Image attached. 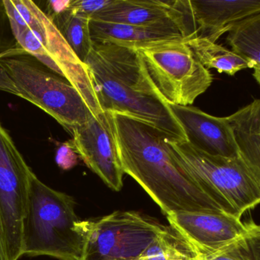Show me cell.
Segmentation results:
<instances>
[{
	"label": "cell",
	"instance_id": "obj_6",
	"mask_svg": "<svg viewBox=\"0 0 260 260\" xmlns=\"http://www.w3.org/2000/svg\"><path fill=\"white\" fill-rule=\"evenodd\" d=\"M159 94L168 105H191L212 85L213 76L184 39L133 46Z\"/></svg>",
	"mask_w": 260,
	"mask_h": 260
},
{
	"label": "cell",
	"instance_id": "obj_27",
	"mask_svg": "<svg viewBox=\"0 0 260 260\" xmlns=\"http://www.w3.org/2000/svg\"><path fill=\"white\" fill-rule=\"evenodd\" d=\"M253 77L256 79L257 83L259 84L260 86V67H256L254 68V72L253 74Z\"/></svg>",
	"mask_w": 260,
	"mask_h": 260
},
{
	"label": "cell",
	"instance_id": "obj_10",
	"mask_svg": "<svg viewBox=\"0 0 260 260\" xmlns=\"http://www.w3.org/2000/svg\"><path fill=\"white\" fill-rule=\"evenodd\" d=\"M78 155L87 166L112 190L123 186L124 171L120 162L111 112L93 116L71 131Z\"/></svg>",
	"mask_w": 260,
	"mask_h": 260
},
{
	"label": "cell",
	"instance_id": "obj_26",
	"mask_svg": "<svg viewBox=\"0 0 260 260\" xmlns=\"http://www.w3.org/2000/svg\"><path fill=\"white\" fill-rule=\"evenodd\" d=\"M0 90L18 96V91L15 88L13 81L1 66H0Z\"/></svg>",
	"mask_w": 260,
	"mask_h": 260
},
{
	"label": "cell",
	"instance_id": "obj_25",
	"mask_svg": "<svg viewBox=\"0 0 260 260\" xmlns=\"http://www.w3.org/2000/svg\"><path fill=\"white\" fill-rule=\"evenodd\" d=\"M71 0H60V1H48L47 3V8L44 11L46 15L53 19L57 15H60L62 12L68 9Z\"/></svg>",
	"mask_w": 260,
	"mask_h": 260
},
{
	"label": "cell",
	"instance_id": "obj_21",
	"mask_svg": "<svg viewBox=\"0 0 260 260\" xmlns=\"http://www.w3.org/2000/svg\"><path fill=\"white\" fill-rule=\"evenodd\" d=\"M246 224L244 235L203 260H260V224Z\"/></svg>",
	"mask_w": 260,
	"mask_h": 260
},
{
	"label": "cell",
	"instance_id": "obj_22",
	"mask_svg": "<svg viewBox=\"0 0 260 260\" xmlns=\"http://www.w3.org/2000/svg\"><path fill=\"white\" fill-rule=\"evenodd\" d=\"M21 50L12 32L4 1L0 0V59Z\"/></svg>",
	"mask_w": 260,
	"mask_h": 260
},
{
	"label": "cell",
	"instance_id": "obj_19",
	"mask_svg": "<svg viewBox=\"0 0 260 260\" xmlns=\"http://www.w3.org/2000/svg\"><path fill=\"white\" fill-rule=\"evenodd\" d=\"M226 41L232 51L260 67V12L235 24Z\"/></svg>",
	"mask_w": 260,
	"mask_h": 260
},
{
	"label": "cell",
	"instance_id": "obj_4",
	"mask_svg": "<svg viewBox=\"0 0 260 260\" xmlns=\"http://www.w3.org/2000/svg\"><path fill=\"white\" fill-rule=\"evenodd\" d=\"M0 66L13 81L18 96L45 111L70 133L94 116L74 85L24 50L1 58Z\"/></svg>",
	"mask_w": 260,
	"mask_h": 260
},
{
	"label": "cell",
	"instance_id": "obj_23",
	"mask_svg": "<svg viewBox=\"0 0 260 260\" xmlns=\"http://www.w3.org/2000/svg\"><path fill=\"white\" fill-rule=\"evenodd\" d=\"M111 2V0H71L68 10L76 16L91 20Z\"/></svg>",
	"mask_w": 260,
	"mask_h": 260
},
{
	"label": "cell",
	"instance_id": "obj_17",
	"mask_svg": "<svg viewBox=\"0 0 260 260\" xmlns=\"http://www.w3.org/2000/svg\"><path fill=\"white\" fill-rule=\"evenodd\" d=\"M185 41L208 70L215 69L218 73L234 76L240 70L256 67L251 61L206 38H194Z\"/></svg>",
	"mask_w": 260,
	"mask_h": 260
},
{
	"label": "cell",
	"instance_id": "obj_11",
	"mask_svg": "<svg viewBox=\"0 0 260 260\" xmlns=\"http://www.w3.org/2000/svg\"><path fill=\"white\" fill-rule=\"evenodd\" d=\"M170 226L181 235L203 260L244 235L247 224L219 212H180L167 216Z\"/></svg>",
	"mask_w": 260,
	"mask_h": 260
},
{
	"label": "cell",
	"instance_id": "obj_3",
	"mask_svg": "<svg viewBox=\"0 0 260 260\" xmlns=\"http://www.w3.org/2000/svg\"><path fill=\"white\" fill-rule=\"evenodd\" d=\"M73 197L31 174L23 227V256L81 260L88 221H81Z\"/></svg>",
	"mask_w": 260,
	"mask_h": 260
},
{
	"label": "cell",
	"instance_id": "obj_5",
	"mask_svg": "<svg viewBox=\"0 0 260 260\" xmlns=\"http://www.w3.org/2000/svg\"><path fill=\"white\" fill-rule=\"evenodd\" d=\"M168 142L199 186L224 212L241 219L260 204V179L242 157L209 155L187 141Z\"/></svg>",
	"mask_w": 260,
	"mask_h": 260
},
{
	"label": "cell",
	"instance_id": "obj_24",
	"mask_svg": "<svg viewBox=\"0 0 260 260\" xmlns=\"http://www.w3.org/2000/svg\"><path fill=\"white\" fill-rule=\"evenodd\" d=\"M78 156L72 141L62 143L56 151V164L61 169L68 170L77 164Z\"/></svg>",
	"mask_w": 260,
	"mask_h": 260
},
{
	"label": "cell",
	"instance_id": "obj_2",
	"mask_svg": "<svg viewBox=\"0 0 260 260\" xmlns=\"http://www.w3.org/2000/svg\"><path fill=\"white\" fill-rule=\"evenodd\" d=\"M85 64L102 111L135 118L171 140L186 141L169 105L150 79L136 47L93 41Z\"/></svg>",
	"mask_w": 260,
	"mask_h": 260
},
{
	"label": "cell",
	"instance_id": "obj_7",
	"mask_svg": "<svg viewBox=\"0 0 260 260\" xmlns=\"http://www.w3.org/2000/svg\"><path fill=\"white\" fill-rule=\"evenodd\" d=\"M169 228L145 214L116 211L88 221L81 260H137Z\"/></svg>",
	"mask_w": 260,
	"mask_h": 260
},
{
	"label": "cell",
	"instance_id": "obj_16",
	"mask_svg": "<svg viewBox=\"0 0 260 260\" xmlns=\"http://www.w3.org/2000/svg\"><path fill=\"white\" fill-rule=\"evenodd\" d=\"M240 155L260 179V99L228 117Z\"/></svg>",
	"mask_w": 260,
	"mask_h": 260
},
{
	"label": "cell",
	"instance_id": "obj_9",
	"mask_svg": "<svg viewBox=\"0 0 260 260\" xmlns=\"http://www.w3.org/2000/svg\"><path fill=\"white\" fill-rule=\"evenodd\" d=\"M32 174L0 122V224L6 260L23 256V227Z\"/></svg>",
	"mask_w": 260,
	"mask_h": 260
},
{
	"label": "cell",
	"instance_id": "obj_13",
	"mask_svg": "<svg viewBox=\"0 0 260 260\" xmlns=\"http://www.w3.org/2000/svg\"><path fill=\"white\" fill-rule=\"evenodd\" d=\"M195 38L216 43L235 24L260 12V0H188Z\"/></svg>",
	"mask_w": 260,
	"mask_h": 260
},
{
	"label": "cell",
	"instance_id": "obj_12",
	"mask_svg": "<svg viewBox=\"0 0 260 260\" xmlns=\"http://www.w3.org/2000/svg\"><path fill=\"white\" fill-rule=\"evenodd\" d=\"M186 136L196 149L212 156L241 157L228 117H215L196 107L168 105Z\"/></svg>",
	"mask_w": 260,
	"mask_h": 260
},
{
	"label": "cell",
	"instance_id": "obj_1",
	"mask_svg": "<svg viewBox=\"0 0 260 260\" xmlns=\"http://www.w3.org/2000/svg\"><path fill=\"white\" fill-rule=\"evenodd\" d=\"M111 113L125 174L139 183L166 216L224 212L199 186L168 135L139 119Z\"/></svg>",
	"mask_w": 260,
	"mask_h": 260
},
{
	"label": "cell",
	"instance_id": "obj_18",
	"mask_svg": "<svg viewBox=\"0 0 260 260\" xmlns=\"http://www.w3.org/2000/svg\"><path fill=\"white\" fill-rule=\"evenodd\" d=\"M51 20L75 54L85 63L93 45L90 20L76 16L68 9Z\"/></svg>",
	"mask_w": 260,
	"mask_h": 260
},
{
	"label": "cell",
	"instance_id": "obj_14",
	"mask_svg": "<svg viewBox=\"0 0 260 260\" xmlns=\"http://www.w3.org/2000/svg\"><path fill=\"white\" fill-rule=\"evenodd\" d=\"M91 19L142 26L174 24L180 30L182 14L177 0H111Z\"/></svg>",
	"mask_w": 260,
	"mask_h": 260
},
{
	"label": "cell",
	"instance_id": "obj_8",
	"mask_svg": "<svg viewBox=\"0 0 260 260\" xmlns=\"http://www.w3.org/2000/svg\"><path fill=\"white\" fill-rule=\"evenodd\" d=\"M16 41L24 52L74 85L94 115L103 112L86 64L75 54L53 21L36 3L31 21Z\"/></svg>",
	"mask_w": 260,
	"mask_h": 260
},
{
	"label": "cell",
	"instance_id": "obj_15",
	"mask_svg": "<svg viewBox=\"0 0 260 260\" xmlns=\"http://www.w3.org/2000/svg\"><path fill=\"white\" fill-rule=\"evenodd\" d=\"M93 41L123 46H136L165 40L184 39L174 24L142 26L90 20Z\"/></svg>",
	"mask_w": 260,
	"mask_h": 260
},
{
	"label": "cell",
	"instance_id": "obj_20",
	"mask_svg": "<svg viewBox=\"0 0 260 260\" xmlns=\"http://www.w3.org/2000/svg\"><path fill=\"white\" fill-rule=\"evenodd\" d=\"M137 260H203L187 241L170 226Z\"/></svg>",
	"mask_w": 260,
	"mask_h": 260
}]
</instances>
